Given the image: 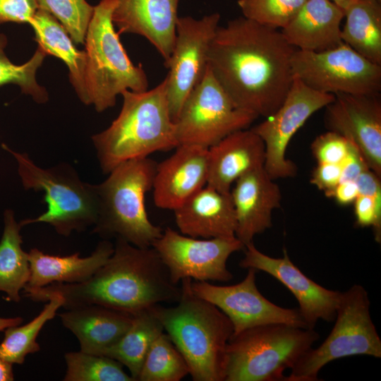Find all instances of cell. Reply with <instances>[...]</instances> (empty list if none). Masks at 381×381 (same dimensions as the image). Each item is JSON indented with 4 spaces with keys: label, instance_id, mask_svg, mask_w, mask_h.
I'll return each instance as SVG.
<instances>
[{
    "label": "cell",
    "instance_id": "6da1fadb",
    "mask_svg": "<svg viewBox=\"0 0 381 381\" xmlns=\"http://www.w3.org/2000/svg\"><path fill=\"white\" fill-rule=\"evenodd\" d=\"M296 49L280 30L241 16L217 28L208 67L237 108L267 118L291 87Z\"/></svg>",
    "mask_w": 381,
    "mask_h": 381
},
{
    "label": "cell",
    "instance_id": "7a4b0ae2",
    "mask_svg": "<svg viewBox=\"0 0 381 381\" xmlns=\"http://www.w3.org/2000/svg\"><path fill=\"white\" fill-rule=\"evenodd\" d=\"M23 292L36 302L59 296L65 309L95 304L133 315L163 302H177L181 287L172 282L152 246L139 248L117 238L111 255L88 279L77 284L53 283Z\"/></svg>",
    "mask_w": 381,
    "mask_h": 381
},
{
    "label": "cell",
    "instance_id": "3957f363",
    "mask_svg": "<svg viewBox=\"0 0 381 381\" xmlns=\"http://www.w3.org/2000/svg\"><path fill=\"white\" fill-rule=\"evenodd\" d=\"M119 114L103 131L92 136L103 173L127 160L146 157L179 145L169 111L165 78L143 92L125 90Z\"/></svg>",
    "mask_w": 381,
    "mask_h": 381
},
{
    "label": "cell",
    "instance_id": "277c9868",
    "mask_svg": "<svg viewBox=\"0 0 381 381\" xmlns=\"http://www.w3.org/2000/svg\"><path fill=\"white\" fill-rule=\"evenodd\" d=\"M191 279H181L177 304L151 307L164 331L186 360L194 381H224L227 343L234 332L227 316L195 295Z\"/></svg>",
    "mask_w": 381,
    "mask_h": 381
},
{
    "label": "cell",
    "instance_id": "5b68a950",
    "mask_svg": "<svg viewBox=\"0 0 381 381\" xmlns=\"http://www.w3.org/2000/svg\"><path fill=\"white\" fill-rule=\"evenodd\" d=\"M157 164L148 157L125 161L95 185L98 213L92 233L139 248L152 246L163 230L149 219L145 198L152 188Z\"/></svg>",
    "mask_w": 381,
    "mask_h": 381
},
{
    "label": "cell",
    "instance_id": "8992f818",
    "mask_svg": "<svg viewBox=\"0 0 381 381\" xmlns=\"http://www.w3.org/2000/svg\"><path fill=\"white\" fill-rule=\"evenodd\" d=\"M318 339L315 329L286 323L260 325L232 334L226 348L224 381H284L285 370Z\"/></svg>",
    "mask_w": 381,
    "mask_h": 381
},
{
    "label": "cell",
    "instance_id": "52a82bcc",
    "mask_svg": "<svg viewBox=\"0 0 381 381\" xmlns=\"http://www.w3.org/2000/svg\"><path fill=\"white\" fill-rule=\"evenodd\" d=\"M116 0H100L94 6L85 39V86L89 105L97 112L115 105L125 90H147L148 80L141 64L135 66L123 47L112 21Z\"/></svg>",
    "mask_w": 381,
    "mask_h": 381
},
{
    "label": "cell",
    "instance_id": "ba28073f",
    "mask_svg": "<svg viewBox=\"0 0 381 381\" xmlns=\"http://www.w3.org/2000/svg\"><path fill=\"white\" fill-rule=\"evenodd\" d=\"M2 147L16 159L24 188L44 193L47 211L35 218L22 220V227L47 223L59 234L68 236L74 231H83L95 225L98 213L95 185L80 180L68 164L44 169L36 165L26 153L16 152L4 144Z\"/></svg>",
    "mask_w": 381,
    "mask_h": 381
},
{
    "label": "cell",
    "instance_id": "9c48e42d",
    "mask_svg": "<svg viewBox=\"0 0 381 381\" xmlns=\"http://www.w3.org/2000/svg\"><path fill=\"white\" fill-rule=\"evenodd\" d=\"M365 289L354 284L341 292L334 325L317 348L308 349L284 381H316L320 370L334 360L359 355L381 357V339L370 313Z\"/></svg>",
    "mask_w": 381,
    "mask_h": 381
},
{
    "label": "cell",
    "instance_id": "30bf717a",
    "mask_svg": "<svg viewBox=\"0 0 381 381\" xmlns=\"http://www.w3.org/2000/svg\"><path fill=\"white\" fill-rule=\"evenodd\" d=\"M294 77L320 92L380 95L381 65L365 59L346 44L322 52L296 49Z\"/></svg>",
    "mask_w": 381,
    "mask_h": 381
},
{
    "label": "cell",
    "instance_id": "8fae6325",
    "mask_svg": "<svg viewBox=\"0 0 381 381\" xmlns=\"http://www.w3.org/2000/svg\"><path fill=\"white\" fill-rule=\"evenodd\" d=\"M258 116L237 108L208 66L174 122L179 145L209 148L228 135L247 128Z\"/></svg>",
    "mask_w": 381,
    "mask_h": 381
},
{
    "label": "cell",
    "instance_id": "7c38bea8",
    "mask_svg": "<svg viewBox=\"0 0 381 381\" xmlns=\"http://www.w3.org/2000/svg\"><path fill=\"white\" fill-rule=\"evenodd\" d=\"M334 99V95L315 90L294 77L281 106L272 116L251 128L264 143V168L272 179L296 175V166L286 157L287 147L306 121Z\"/></svg>",
    "mask_w": 381,
    "mask_h": 381
},
{
    "label": "cell",
    "instance_id": "4fadbf2b",
    "mask_svg": "<svg viewBox=\"0 0 381 381\" xmlns=\"http://www.w3.org/2000/svg\"><path fill=\"white\" fill-rule=\"evenodd\" d=\"M220 14L213 13L200 18L179 17L176 38L169 61L167 100L171 117L177 119L188 97L203 78L208 66V54Z\"/></svg>",
    "mask_w": 381,
    "mask_h": 381
},
{
    "label": "cell",
    "instance_id": "5bb4252c",
    "mask_svg": "<svg viewBox=\"0 0 381 381\" xmlns=\"http://www.w3.org/2000/svg\"><path fill=\"white\" fill-rule=\"evenodd\" d=\"M169 271L173 283L185 278L195 281L229 282V256L245 248L235 236L198 239L167 227L152 244Z\"/></svg>",
    "mask_w": 381,
    "mask_h": 381
},
{
    "label": "cell",
    "instance_id": "9a60e30c",
    "mask_svg": "<svg viewBox=\"0 0 381 381\" xmlns=\"http://www.w3.org/2000/svg\"><path fill=\"white\" fill-rule=\"evenodd\" d=\"M256 272L248 268L241 282L229 286L191 280L190 289L195 295L214 305L227 316L233 325V334L269 323L307 327L297 308L281 307L260 292L256 285Z\"/></svg>",
    "mask_w": 381,
    "mask_h": 381
},
{
    "label": "cell",
    "instance_id": "2e32d148",
    "mask_svg": "<svg viewBox=\"0 0 381 381\" xmlns=\"http://www.w3.org/2000/svg\"><path fill=\"white\" fill-rule=\"evenodd\" d=\"M242 268H253L271 275L294 296L297 308L307 327L314 329L320 320L334 321L341 291L328 289L307 277L291 260L286 250L282 258L270 257L251 242L245 246Z\"/></svg>",
    "mask_w": 381,
    "mask_h": 381
},
{
    "label": "cell",
    "instance_id": "e0dca14e",
    "mask_svg": "<svg viewBox=\"0 0 381 381\" xmlns=\"http://www.w3.org/2000/svg\"><path fill=\"white\" fill-rule=\"evenodd\" d=\"M328 131L349 140L368 167L381 176V102L380 95L337 93L326 107Z\"/></svg>",
    "mask_w": 381,
    "mask_h": 381
},
{
    "label": "cell",
    "instance_id": "ac0fdd59",
    "mask_svg": "<svg viewBox=\"0 0 381 381\" xmlns=\"http://www.w3.org/2000/svg\"><path fill=\"white\" fill-rule=\"evenodd\" d=\"M208 148L182 144L158 163L153 182L155 205L174 210L207 184Z\"/></svg>",
    "mask_w": 381,
    "mask_h": 381
},
{
    "label": "cell",
    "instance_id": "d6986e66",
    "mask_svg": "<svg viewBox=\"0 0 381 381\" xmlns=\"http://www.w3.org/2000/svg\"><path fill=\"white\" fill-rule=\"evenodd\" d=\"M179 0H116L112 21L118 33L146 38L169 61L176 38Z\"/></svg>",
    "mask_w": 381,
    "mask_h": 381
},
{
    "label": "cell",
    "instance_id": "ffe728a7",
    "mask_svg": "<svg viewBox=\"0 0 381 381\" xmlns=\"http://www.w3.org/2000/svg\"><path fill=\"white\" fill-rule=\"evenodd\" d=\"M236 217V237L244 245L272 225V212L280 207L282 193L264 167L240 177L231 190Z\"/></svg>",
    "mask_w": 381,
    "mask_h": 381
},
{
    "label": "cell",
    "instance_id": "44dd1931",
    "mask_svg": "<svg viewBox=\"0 0 381 381\" xmlns=\"http://www.w3.org/2000/svg\"><path fill=\"white\" fill-rule=\"evenodd\" d=\"M173 211L183 235L197 238L236 236V217L230 192L206 184Z\"/></svg>",
    "mask_w": 381,
    "mask_h": 381
},
{
    "label": "cell",
    "instance_id": "7402d4cb",
    "mask_svg": "<svg viewBox=\"0 0 381 381\" xmlns=\"http://www.w3.org/2000/svg\"><path fill=\"white\" fill-rule=\"evenodd\" d=\"M265 145L250 129H242L224 137L208 148L207 185L224 193L240 177L264 167Z\"/></svg>",
    "mask_w": 381,
    "mask_h": 381
},
{
    "label": "cell",
    "instance_id": "603a6c76",
    "mask_svg": "<svg viewBox=\"0 0 381 381\" xmlns=\"http://www.w3.org/2000/svg\"><path fill=\"white\" fill-rule=\"evenodd\" d=\"M344 11L330 0H307L281 30L296 49L322 52L343 42L341 22Z\"/></svg>",
    "mask_w": 381,
    "mask_h": 381
},
{
    "label": "cell",
    "instance_id": "cb8c5ba5",
    "mask_svg": "<svg viewBox=\"0 0 381 381\" xmlns=\"http://www.w3.org/2000/svg\"><path fill=\"white\" fill-rule=\"evenodd\" d=\"M59 316L78 339L80 350L97 355L118 342L133 320L132 315L95 304L67 308Z\"/></svg>",
    "mask_w": 381,
    "mask_h": 381
},
{
    "label": "cell",
    "instance_id": "d4e9b609",
    "mask_svg": "<svg viewBox=\"0 0 381 381\" xmlns=\"http://www.w3.org/2000/svg\"><path fill=\"white\" fill-rule=\"evenodd\" d=\"M113 251L114 245L107 240L99 242L90 255L83 258L79 253L59 256L32 248L28 253L30 275L24 289L40 288L53 283L83 282L107 262Z\"/></svg>",
    "mask_w": 381,
    "mask_h": 381
},
{
    "label": "cell",
    "instance_id": "484cf974",
    "mask_svg": "<svg viewBox=\"0 0 381 381\" xmlns=\"http://www.w3.org/2000/svg\"><path fill=\"white\" fill-rule=\"evenodd\" d=\"M29 24L35 32L38 46L46 53L62 60L67 66L69 80L78 98L89 105L85 86L86 52L79 50L62 26L49 13L37 9Z\"/></svg>",
    "mask_w": 381,
    "mask_h": 381
},
{
    "label": "cell",
    "instance_id": "4316f807",
    "mask_svg": "<svg viewBox=\"0 0 381 381\" xmlns=\"http://www.w3.org/2000/svg\"><path fill=\"white\" fill-rule=\"evenodd\" d=\"M344 43L369 61L381 65V2L354 0L344 11Z\"/></svg>",
    "mask_w": 381,
    "mask_h": 381
},
{
    "label": "cell",
    "instance_id": "83f0119b",
    "mask_svg": "<svg viewBox=\"0 0 381 381\" xmlns=\"http://www.w3.org/2000/svg\"><path fill=\"white\" fill-rule=\"evenodd\" d=\"M4 230L0 240V291L13 302L21 300L20 291L30 275L28 253L22 248V226L17 222L14 212L6 209L4 212Z\"/></svg>",
    "mask_w": 381,
    "mask_h": 381
},
{
    "label": "cell",
    "instance_id": "f1b7e54d",
    "mask_svg": "<svg viewBox=\"0 0 381 381\" xmlns=\"http://www.w3.org/2000/svg\"><path fill=\"white\" fill-rule=\"evenodd\" d=\"M164 328L150 308L133 315L131 327L114 345L102 355L116 360L126 366L137 380L146 355L155 339Z\"/></svg>",
    "mask_w": 381,
    "mask_h": 381
},
{
    "label": "cell",
    "instance_id": "f546056e",
    "mask_svg": "<svg viewBox=\"0 0 381 381\" xmlns=\"http://www.w3.org/2000/svg\"><path fill=\"white\" fill-rule=\"evenodd\" d=\"M41 312L24 325H16L4 330V338L0 344V356L14 364H21L30 353L40 350L37 336L49 320L53 319L62 307L63 299L57 295L50 296Z\"/></svg>",
    "mask_w": 381,
    "mask_h": 381
},
{
    "label": "cell",
    "instance_id": "4dcf8cb0",
    "mask_svg": "<svg viewBox=\"0 0 381 381\" xmlns=\"http://www.w3.org/2000/svg\"><path fill=\"white\" fill-rule=\"evenodd\" d=\"M189 373L186 360L164 331L152 344L137 380L179 381Z\"/></svg>",
    "mask_w": 381,
    "mask_h": 381
},
{
    "label": "cell",
    "instance_id": "1f68e13d",
    "mask_svg": "<svg viewBox=\"0 0 381 381\" xmlns=\"http://www.w3.org/2000/svg\"><path fill=\"white\" fill-rule=\"evenodd\" d=\"M66 370L64 381H135L115 359L82 351L64 355Z\"/></svg>",
    "mask_w": 381,
    "mask_h": 381
},
{
    "label": "cell",
    "instance_id": "d6a6232c",
    "mask_svg": "<svg viewBox=\"0 0 381 381\" xmlns=\"http://www.w3.org/2000/svg\"><path fill=\"white\" fill-rule=\"evenodd\" d=\"M7 44V36L0 33V85H18L23 94L30 95L36 102L42 104L47 102L48 92L38 84L36 79L37 71L42 66L46 53L37 46L35 52L26 63L17 65L12 63L6 54Z\"/></svg>",
    "mask_w": 381,
    "mask_h": 381
},
{
    "label": "cell",
    "instance_id": "836d02e7",
    "mask_svg": "<svg viewBox=\"0 0 381 381\" xmlns=\"http://www.w3.org/2000/svg\"><path fill=\"white\" fill-rule=\"evenodd\" d=\"M39 9L54 17L75 44H85L94 6L85 0H35Z\"/></svg>",
    "mask_w": 381,
    "mask_h": 381
},
{
    "label": "cell",
    "instance_id": "e575fe53",
    "mask_svg": "<svg viewBox=\"0 0 381 381\" xmlns=\"http://www.w3.org/2000/svg\"><path fill=\"white\" fill-rule=\"evenodd\" d=\"M307 0H238L243 16L261 25L282 30Z\"/></svg>",
    "mask_w": 381,
    "mask_h": 381
},
{
    "label": "cell",
    "instance_id": "d590c367",
    "mask_svg": "<svg viewBox=\"0 0 381 381\" xmlns=\"http://www.w3.org/2000/svg\"><path fill=\"white\" fill-rule=\"evenodd\" d=\"M353 145L342 135L328 131L318 135L312 143L310 148L318 163L341 164Z\"/></svg>",
    "mask_w": 381,
    "mask_h": 381
},
{
    "label": "cell",
    "instance_id": "8d00e7d4",
    "mask_svg": "<svg viewBox=\"0 0 381 381\" xmlns=\"http://www.w3.org/2000/svg\"><path fill=\"white\" fill-rule=\"evenodd\" d=\"M354 203L356 225L371 226L376 242L381 241V198L358 195Z\"/></svg>",
    "mask_w": 381,
    "mask_h": 381
},
{
    "label": "cell",
    "instance_id": "74e56055",
    "mask_svg": "<svg viewBox=\"0 0 381 381\" xmlns=\"http://www.w3.org/2000/svg\"><path fill=\"white\" fill-rule=\"evenodd\" d=\"M38 9L35 0H0V25L28 23Z\"/></svg>",
    "mask_w": 381,
    "mask_h": 381
},
{
    "label": "cell",
    "instance_id": "f35d334b",
    "mask_svg": "<svg viewBox=\"0 0 381 381\" xmlns=\"http://www.w3.org/2000/svg\"><path fill=\"white\" fill-rule=\"evenodd\" d=\"M341 164L318 163L310 182L329 197L341 180Z\"/></svg>",
    "mask_w": 381,
    "mask_h": 381
},
{
    "label": "cell",
    "instance_id": "ab89813d",
    "mask_svg": "<svg viewBox=\"0 0 381 381\" xmlns=\"http://www.w3.org/2000/svg\"><path fill=\"white\" fill-rule=\"evenodd\" d=\"M341 164L342 168L341 181H356L363 171L370 169L363 156L354 145H353L348 156Z\"/></svg>",
    "mask_w": 381,
    "mask_h": 381
},
{
    "label": "cell",
    "instance_id": "60d3db41",
    "mask_svg": "<svg viewBox=\"0 0 381 381\" xmlns=\"http://www.w3.org/2000/svg\"><path fill=\"white\" fill-rule=\"evenodd\" d=\"M358 194L355 181H343L334 188L329 197L334 198L339 204L346 205L353 203Z\"/></svg>",
    "mask_w": 381,
    "mask_h": 381
},
{
    "label": "cell",
    "instance_id": "b9f144b4",
    "mask_svg": "<svg viewBox=\"0 0 381 381\" xmlns=\"http://www.w3.org/2000/svg\"><path fill=\"white\" fill-rule=\"evenodd\" d=\"M13 380V363L0 356V381H12Z\"/></svg>",
    "mask_w": 381,
    "mask_h": 381
},
{
    "label": "cell",
    "instance_id": "7bdbcfd3",
    "mask_svg": "<svg viewBox=\"0 0 381 381\" xmlns=\"http://www.w3.org/2000/svg\"><path fill=\"white\" fill-rule=\"evenodd\" d=\"M23 318L20 317L1 318L0 317V332L4 331L6 328L12 326L20 325Z\"/></svg>",
    "mask_w": 381,
    "mask_h": 381
},
{
    "label": "cell",
    "instance_id": "ee69618b",
    "mask_svg": "<svg viewBox=\"0 0 381 381\" xmlns=\"http://www.w3.org/2000/svg\"><path fill=\"white\" fill-rule=\"evenodd\" d=\"M333 3L336 4L344 11L354 1V0H330Z\"/></svg>",
    "mask_w": 381,
    "mask_h": 381
},
{
    "label": "cell",
    "instance_id": "f6af8a7d",
    "mask_svg": "<svg viewBox=\"0 0 381 381\" xmlns=\"http://www.w3.org/2000/svg\"><path fill=\"white\" fill-rule=\"evenodd\" d=\"M377 1H378L381 2V0H377Z\"/></svg>",
    "mask_w": 381,
    "mask_h": 381
}]
</instances>
